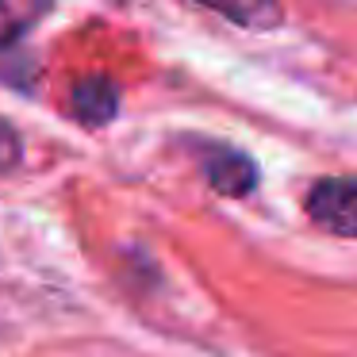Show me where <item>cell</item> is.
Wrapping results in <instances>:
<instances>
[{"mask_svg": "<svg viewBox=\"0 0 357 357\" xmlns=\"http://www.w3.org/2000/svg\"><path fill=\"white\" fill-rule=\"evenodd\" d=\"M307 215L319 231L357 238V181L349 177H323L307 192Z\"/></svg>", "mask_w": 357, "mask_h": 357, "instance_id": "6da1fadb", "label": "cell"}, {"mask_svg": "<svg viewBox=\"0 0 357 357\" xmlns=\"http://www.w3.org/2000/svg\"><path fill=\"white\" fill-rule=\"evenodd\" d=\"M204 173H208L211 188L223 196H246L257 185V165L250 162L242 150H227V146H208V154L200 158Z\"/></svg>", "mask_w": 357, "mask_h": 357, "instance_id": "7a4b0ae2", "label": "cell"}, {"mask_svg": "<svg viewBox=\"0 0 357 357\" xmlns=\"http://www.w3.org/2000/svg\"><path fill=\"white\" fill-rule=\"evenodd\" d=\"M119 112V89L108 77H85L73 89V116L89 127H104L112 123Z\"/></svg>", "mask_w": 357, "mask_h": 357, "instance_id": "3957f363", "label": "cell"}, {"mask_svg": "<svg viewBox=\"0 0 357 357\" xmlns=\"http://www.w3.org/2000/svg\"><path fill=\"white\" fill-rule=\"evenodd\" d=\"M196 4L219 12L223 20H231L238 27H250V31H273L284 20L277 0H196Z\"/></svg>", "mask_w": 357, "mask_h": 357, "instance_id": "277c9868", "label": "cell"}, {"mask_svg": "<svg viewBox=\"0 0 357 357\" xmlns=\"http://www.w3.org/2000/svg\"><path fill=\"white\" fill-rule=\"evenodd\" d=\"M50 0H0V47L24 39L27 27H35L47 16Z\"/></svg>", "mask_w": 357, "mask_h": 357, "instance_id": "5b68a950", "label": "cell"}, {"mask_svg": "<svg viewBox=\"0 0 357 357\" xmlns=\"http://www.w3.org/2000/svg\"><path fill=\"white\" fill-rule=\"evenodd\" d=\"M24 162V139L16 135V127L0 119V173H12Z\"/></svg>", "mask_w": 357, "mask_h": 357, "instance_id": "8992f818", "label": "cell"}]
</instances>
